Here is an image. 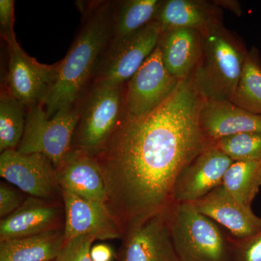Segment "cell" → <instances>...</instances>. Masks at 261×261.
Listing matches in <instances>:
<instances>
[{"label": "cell", "instance_id": "1", "mask_svg": "<svg viewBox=\"0 0 261 261\" xmlns=\"http://www.w3.org/2000/svg\"><path fill=\"white\" fill-rule=\"evenodd\" d=\"M204 100L193 75L181 81L152 112L138 118L125 116L94 156L106 185L105 205L123 238L166 211L181 170L211 145L200 123Z\"/></svg>", "mask_w": 261, "mask_h": 261}, {"label": "cell", "instance_id": "2", "mask_svg": "<svg viewBox=\"0 0 261 261\" xmlns=\"http://www.w3.org/2000/svg\"><path fill=\"white\" fill-rule=\"evenodd\" d=\"M109 5L99 7L85 23L64 59L58 76L42 105L47 118L61 110L74 107L89 76L112 35Z\"/></svg>", "mask_w": 261, "mask_h": 261}, {"label": "cell", "instance_id": "3", "mask_svg": "<svg viewBox=\"0 0 261 261\" xmlns=\"http://www.w3.org/2000/svg\"><path fill=\"white\" fill-rule=\"evenodd\" d=\"M249 50L219 21L203 36L202 54L193 73L205 100L230 101L243 73Z\"/></svg>", "mask_w": 261, "mask_h": 261}, {"label": "cell", "instance_id": "4", "mask_svg": "<svg viewBox=\"0 0 261 261\" xmlns=\"http://www.w3.org/2000/svg\"><path fill=\"white\" fill-rule=\"evenodd\" d=\"M166 218L178 260L233 261L230 234L191 203L172 202Z\"/></svg>", "mask_w": 261, "mask_h": 261}, {"label": "cell", "instance_id": "5", "mask_svg": "<svg viewBox=\"0 0 261 261\" xmlns=\"http://www.w3.org/2000/svg\"><path fill=\"white\" fill-rule=\"evenodd\" d=\"M126 114L123 85L96 82L80 113L73 148L97 155Z\"/></svg>", "mask_w": 261, "mask_h": 261}, {"label": "cell", "instance_id": "6", "mask_svg": "<svg viewBox=\"0 0 261 261\" xmlns=\"http://www.w3.org/2000/svg\"><path fill=\"white\" fill-rule=\"evenodd\" d=\"M80 121L75 107L65 108L47 118L41 103L29 107L23 138L16 150L21 153H40L57 168L73 149V137Z\"/></svg>", "mask_w": 261, "mask_h": 261}, {"label": "cell", "instance_id": "7", "mask_svg": "<svg viewBox=\"0 0 261 261\" xmlns=\"http://www.w3.org/2000/svg\"><path fill=\"white\" fill-rule=\"evenodd\" d=\"M0 176L30 197L63 202L56 168L44 154L5 151L0 155Z\"/></svg>", "mask_w": 261, "mask_h": 261}, {"label": "cell", "instance_id": "8", "mask_svg": "<svg viewBox=\"0 0 261 261\" xmlns=\"http://www.w3.org/2000/svg\"><path fill=\"white\" fill-rule=\"evenodd\" d=\"M162 29L155 20L135 34L112 40L96 82L123 85L157 47Z\"/></svg>", "mask_w": 261, "mask_h": 261}, {"label": "cell", "instance_id": "9", "mask_svg": "<svg viewBox=\"0 0 261 261\" xmlns=\"http://www.w3.org/2000/svg\"><path fill=\"white\" fill-rule=\"evenodd\" d=\"M180 82L169 73L156 47L128 82L125 116L138 118L152 112L174 92Z\"/></svg>", "mask_w": 261, "mask_h": 261}, {"label": "cell", "instance_id": "10", "mask_svg": "<svg viewBox=\"0 0 261 261\" xmlns=\"http://www.w3.org/2000/svg\"><path fill=\"white\" fill-rule=\"evenodd\" d=\"M233 161L212 143L187 165L173 188L172 202L191 203L222 185Z\"/></svg>", "mask_w": 261, "mask_h": 261}, {"label": "cell", "instance_id": "11", "mask_svg": "<svg viewBox=\"0 0 261 261\" xmlns=\"http://www.w3.org/2000/svg\"><path fill=\"white\" fill-rule=\"evenodd\" d=\"M8 84L10 94L25 107L42 104L58 76L59 63H39L27 55L18 43L8 47Z\"/></svg>", "mask_w": 261, "mask_h": 261}, {"label": "cell", "instance_id": "12", "mask_svg": "<svg viewBox=\"0 0 261 261\" xmlns=\"http://www.w3.org/2000/svg\"><path fill=\"white\" fill-rule=\"evenodd\" d=\"M65 240L92 236L96 240L123 239L121 228L103 202L86 200L62 190Z\"/></svg>", "mask_w": 261, "mask_h": 261}, {"label": "cell", "instance_id": "13", "mask_svg": "<svg viewBox=\"0 0 261 261\" xmlns=\"http://www.w3.org/2000/svg\"><path fill=\"white\" fill-rule=\"evenodd\" d=\"M61 202L29 197L22 205L0 221V242L39 234L64 228Z\"/></svg>", "mask_w": 261, "mask_h": 261}, {"label": "cell", "instance_id": "14", "mask_svg": "<svg viewBox=\"0 0 261 261\" xmlns=\"http://www.w3.org/2000/svg\"><path fill=\"white\" fill-rule=\"evenodd\" d=\"M118 261H179L171 240L166 211L127 233L123 238Z\"/></svg>", "mask_w": 261, "mask_h": 261}, {"label": "cell", "instance_id": "15", "mask_svg": "<svg viewBox=\"0 0 261 261\" xmlns=\"http://www.w3.org/2000/svg\"><path fill=\"white\" fill-rule=\"evenodd\" d=\"M191 204L201 214L226 228L233 238L241 240L261 231V218L221 185Z\"/></svg>", "mask_w": 261, "mask_h": 261}, {"label": "cell", "instance_id": "16", "mask_svg": "<svg viewBox=\"0 0 261 261\" xmlns=\"http://www.w3.org/2000/svg\"><path fill=\"white\" fill-rule=\"evenodd\" d=\"M62 190L105 203L106 189L100 166L94 156L80 149H72L57 168Z\"/></svg>", "mask_w": 261, "mask_h": 261}, {"label": "cell", "instance_id": "17", "mask_svg": "<svg viewBox=\"0 0 261 261\" xmlns=\"http://www.w3.org/2000/svg\"><path fill=\"white\" fill-rule=\"evenodd\" d=\"M202 132L209 142L248 132L261 133V116L230 101L204 100L200 113Z\"/></svg>", "mask_w": 261, "mask_h": 261}, {"label": "cell", "instance_id": "18", "mask_svg": "<svg viewBox=\"0 0 261 261\" xmlns=\"http://www.w3.org/2000/svg\"><path fill=\"white\" fill-rule=\"evenodd\" d=\"M203 36L190 29H173L162 32L157 47L163 63L178 80L193 75L202 54Z\"/></svg>", "mask_w": 261, "mask_h": 261}, {"label": "cell", "instance_id": "19", "mask_svg": "<svg viewBox=\"0 0 261 261\" xmlns=\"http://www.w3.org/2000/svg\"><path fill=\"white\" fill-rule=\"evenodd\" d=\"M162 32L173 29H190L205 35L211 27L221 21L220 8L203 0L162 1L154 20Z\"/></svg>", "mask_w": 261, "mask_h": 261}, {"label": "cell", "instance_id": "20", "mask_svg": "<svg viewBox=\"0 0 261 261\" xmlns=\"http://www.w3.org/2000/svg\"><path fill=\"white\" fill-rule=\"evenodd\" d=\"M65 242L64 228L0 242V261H55Z\"/></svg>", "mask_w": 261, "mask_h": 261}, {"label": "cell", "instance_id": "21", "mask_svg": "<svg viewBox=\"0 0 261 261\" xmlns=\"http://www.w3.org/2000/svg\"><path fill=\"white\" fill-rule=\"evenodd\" d=\"M221 186L239 202L251 207L261 187V159L233 162Z\"/></svg>", "mask_w": 261, "mask_h": 261}, {"label": "cell", "instance_id": "22", "mask_svg": "<svg viewBox=\"0 0 261 261\" xmlns=\"http://www.w3.org/2000/svg\"><path fill=\"white\" fill-rule=\"evenodd\" d=\"M162 1L127 0L121 2L113 18V40L135 34L153 21Z\"/></svg>", "mask_w": 261, "mask_h": 261}, {"label": "cell", "instance_id": "23", "mask_svg": "<svg viewBox=\"0 0 261 261\" xmlns=\"http://www.w3.org/2000/svg\"><path fill=\"white\" fill-rule=\"evenodd\" d=\"M230 102L261 116V58L257 48L252 47L249 50L243 73Z\"/></svg>", "mask_w": 261, "mask_h": 261}, {"label": "cell", "instance_id": "24", "mask_svg": "<svg viewBox=\"0 0 261 261\" xmlns=\"http://www.w3.org/2000/svg\"><path fill=\"white\" fill-rule=\"evenodd\" d=\"M25 107L11 94L2 93L0 99V152L16 149L23 138Z\"/></svg>", "mask_w": 261, "mask_h": 261}, {"label": "cell", "instance_id": "25", "mask_svg": "<svg viewBox=\"0 0 261 261\" xmlns=\"http://www.w3.org/2000/svg\"><path fill=\"white\" fill-rule=\"evenodd\" d=\"M234 161L261 159V133L248 132L228 136L211 142Z\"/></svg>", "mask_w": 261, "mask_h": 261}, {"label": "cell", "instance_id": "26", "mask_svg": "<svg viewBox=\"0 0 261 261\" xmlns=\"http://www.w3.org/2000/svg\"><path fill=\"white\" fill-rule=\"evenodd\" d=\"M95 240L93 237L84 235L65 240L55 261H93L91 249Z\"/></svg>", "mask_w": 261, "mask_h": 261}, {"label": "cell", "instance_id": "27", "mask_svg": "<svg viewBox=\"0 0 261 261\" xmlns=\"http://www.w3.org/2000/svg\"><path fill=\"white\" fill-rule=\"evenodd\" d=\"M233 261H261V231L245 239H237L230 234Z\"/></svg>", "mask_w": 261, "mask_h": 261}, {"label": "cell", "instance_id": "28", "mask_svg": "<svg viewBox=\"0 0 261 261\" xmlns=\"http://www.w3.org/2000/svg\"><path fill=\"white\" fill-rule=\"evenodd\" d=\"M14 5L13 0H0V31L8 47L18 43L13 29Z\"/></svg>", "mask_w": 261, "mask_h": 261}, {"label": "cell", "instance_id": "29", "mask_svg": "<svg viewBox=\"0 0 261 261\" xmlns=\"http://www.w3.org/2000/svg\"><path fill=\"white\" fill-rule=\"evenodd\" d=\"M20 190L1 182L0 185V218L8 217L14 213L23 203V196Z\"/></svg>", "mask_w": 261, "mask_h": 261}, {"label": "cell", "instance_id": "30", "mask_svg": "<svg viewBox=\"0 0 261 261\" xmlns=\"http://www.w3.org/2000/svg\"><path fill=\"white\" fill-rule=\"evenodd\" d=\"M113 256L112 248L107 244H97L91 249V257L93 261H110Z\"/></svg>", "mask_w": 261, "mask_h": 261}, {"label": "cell", "instance_id": "31", "mask_svg": "<svg viewBox=\"0 0 261 261\" xmlns=\"http://www.w3.org/2000/svg\"><path fill=\"white\" fill-rule=\"evenodd\" d=\"M213 3L220 8L231 10L232 13L238 16H240L243 13L241 7L238 1L234 0H221V1H214Z\"/></svg>", "mask_w": 261, "mask_h": 261}]
</instances>
